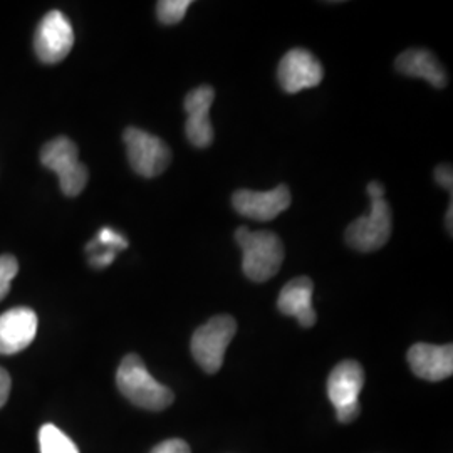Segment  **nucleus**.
<instances>
[{"instance_id":"f257e3e1","label":"nucleus","mask_w":453,"mask_h":453,"mask_svg":"<svg viewBox=\"0 0 453 453\" xmlns=\"http://www.w3.org/2000/svg\"><path fill=\"white\" fill-rule=\"evenodd\" d=\"M116 385L125 398L133 405L150 411H162L173 403V391L158 383L146 370L143 359L138 355L123 357L118 372Z\"/></svg>"},{"instance_id":"f03ea898","label":"nucleus","mask_w":453,"mask_h":453,"mask_svg":"<svg viewBox=\"0 0 453 453\" xmlns=\"http://www.w3.org/2000/svg\"><path fill=\"white\" fill-rule=\"evenodd\" d=\"M235 241L243 252L242 269L254 282L273 279L284 262V245L279 235L269 230L252 232L247 226H239Z\"/></svg>"},{"instance_id":"7ed1b4c3","label":"nucleus","mask_w":453,"mask_h":453,"mask_svg":"<svg viewBox=\"0 0 453 453\" xmlns=\"http://www.w3.org/2000/svg\"><path fill=\"white\" fill-rule=\"evenodd\" d=\"M372 211L357 219L346 230V242L357 252H374L388 242L391 235V209L385 200V188L380 181L368 185Z\"/></svg>"},{"instance_id":"20e7f679","label":"nucleus","mask_w":453,"mask_h":453,"mask_svg":"<svg viewBox=\"0 0 453 453\" xmlns=\"http://www.w3.org/2000/svg\"><path fill=\"white\" fill-rule=\"evenodd\" d=\"M237 333V323L232 316L220 314L202 324L192 336L190 349L198 366L205 372H219L224 365L226 348Z\"/></svg>"},{"instance_id":"39448f33","label":"nucleus","mask_w":453,"mask_h":453,"mask_svg":"<svg viewBox=\"0 0 453 453\" xmlns=\"http://www.w3.org/2000/svg\"><path fill=\"white\" fill-rule=\"evenodd\" d=\"M41 162L59 177V185L65 196L81 194L88 185V168L80 162L78 146L67 136H58L42 146Z\"/></svg>"},{"instance_id":"423d86ee","label":"nucleus","mask_w":453,"mask_h":453,"mask_svg":"<svg viewBox=\"0 0 453 453\" xmlns=\"http://www.w3.org/2000/svg\"><path fill=\"white\" fill-rule=\"evenodd\" d=\"M363 387H365L363 366L353 359L341 361L329 374L327 395L336 410V418L341 423H351L359 417V411H361L359 393Z\"/></svg>"},{"instance_id":"0eeeda50","label":"nucleus","mask_w":453,"mask_h":453,"mask_svg":"<svg viewBox=\"0 0 453 453\" xmlns=\"http://www.w3.org/2000/svg\"><path fill=\"white\" fill-rule=\"evenodd\" d=\"M131 168L145 179L162 175L172 162V151L158 136L130 127L123 133Z\"/></svg>"},{"instance_id":"6e6552de","label":"nucleus","mask_w":453,"mask_h":453,"mask_svg":"<svg viewBox=\"0 0 453 453\" xmlns=\"http://www.w3.org/2000/svg\"><path fill=\"white\" fill-rule=\"evenodd\" d=\"M74 46V31L69 19L59 12L50 11L42 17L34 37V49L37 58L46 65L61 63Z\"/></svg>"},{"instance_id":"1a4fd4ad","label":"nucleus","mask_w":453,"mask_h":453,"mask_svg":"<svg viewBox=\"0 0 453 453\" xmlns=\"http://www.w3.org/2000/svg\"><path fill=\"white\" fill-rule=\"evenodd\" d=\"M323 65L306 49H291L279 65L277 78L282 89L289 95L314 88L323 81Z\"/></svg>"},{"instance_id":"9d476101","label":"nucleus","mask_w":453,"mask_h":453,"mask_svg":"<svg viewBox=\"0 0 453 453\" xmlns=\"http://www.w3.org/2000/svg\"><path fill=\"white\" fill-rule=\"evenodd\" d=\"M291 192L286 185H279L269 192L239 190L232 196V205L243 217L269 222L279 213L288 211L291 205Z\"/></svg>"},{"instance_id":"9b49d317","label":"nucleus","mask_w":453,"mask_h":453,"mask_svg":"<svg viewBox=\"0 0 453 453\" xmlns=\"http://www.w3.org/2000/svg\"><path fill=\"white\" fill-rule=\"evenodd\" d=\"M215 99L211 86H198L185 97L187 136L196 148H207L213 142V127L211 123V108Z\"/></svg>"},{"instance_id":"f8f14e48","label":"nucleus","mask_w":453,"mask_h":453,"mask_svg":"<svg viewBox=\"0 0 453 453\" xmlns=\"http://www.w3.org/2000/svg\"><path fill=\"white\" fill-rule=\"evenodd\" d=\"M37 334V316L33 309L14 308L0 316V355L24 351Z\"/></svg>"},{"instance_id":"ddd939ff","label":"nucleus","mask_w":453,"mask_h":453,"mask_svg":"<svg viewBox=\"0 0 453 453\" xmlns=\"http://www.w3.org/2000/svg\"><path fill=\"white\" fill-rule=\"evenodd\" d=\"M408 363L413 372L426 381H441L453 372V346H435L428 342L413 344L408 351Z\"/></svg>"},{"instance_id":"4468645a","label":"nucleus","mask_w":453,"mask_h":453,"mask_svg":"<svg viewBox=\"0 0 453 453\" xmlns=\"http://www.w3.org/2000/svg\"><path fill=\"white\" fill-rule=\"evenodd\" d=\"M312 280L306 275L296 277L282 288L277 299V308L284 316L296 318L303 327H311L318 321L316 311L312 308Z\"/></svg>"},{"instance_id":"2eb2a0df","label":"nucleus","mask_w":453,"mask_h":453,"mask_svg":"<svg viewBox=\"0 0 453 453\" xmlns=\"http://www.w3.org/2000/svg\"><path fill=\"white\" fill-rule=\"evenodd\" d=\"M395 65L402 74L410 78H421L438 89L445 88L449 82L447 73L443 65H440L437 56L426 49H408L398 56Z\"/></svg>"},{"instance_id":"dca6fc26","label":"nucleus","mask_w":453,"mask_h":453,"mask_svg":"<svg viewBox=\"0 0 453 453\" xmlns=\"http://www.w3.org/2000/svg\"><path fill=\"white\" fill-rule=\"evenodd\" d=\"M39 447L41 453H80L76 443L50 423L39 430Z\"/></svg>"},{"instance_id":"f3484780","label":"nucleus","mask_w":453,"mask_h":453,"mask_svg":"<svg viewBox=\"0 0 453 453\" xmlns=\"http://www.w3.org/2000/svg\"><path fill=\"white\" fill-rule=\"evenodd\" d=\"M190 5V0H162L157 5V16L165 26H173L183 20Z\"/></svg>"},{"instance_id":"a211bd4d","label":"nucleus","mask_w":453,"mask_h":453,"mask_svg":"<svg viewBox=\"0 0 453 453\" xmlns=\"http://www.w3.org/2000/svg\"><path fill=\"white\" fill-rule=\"evenodd\" d=\"M86 247H111L116 250H125L128 249V239L121 234V232H116L111 226H103L95 239H91L89 242L86 243Z\"/></svg>"},{"instance_id":"6ab92c4d","label":"nucleus","mask_w":453,"mask_h":453,"mask_svg":"<svg viewBox=\"0 0 453 453\" xmlns=\"http://www.w3.org/2000/svg\"><path fill=\"white\" fill-rule=\"evenodd\" d=\"M19 273V262L14 256H0V301L11 291V282Z\"/></svg>"},{"instance_id":"aec40b11","label":"nucleus","mask_w":453,"mask_h":453,"mask_svg":"<svg viewBox=\"0 0 453 453\" xmlns=\"http://www.w3.org/2000/svg\"><path fill=\"white\" fill-rule=\"evenodd\" d=\"M150 453H192L190 445L181 438H170L158 443Z\"/></svg>"},{"instance_id":"412c9836","label":"nucleus","mask_w":453,"mask_h":453,"mask_svg":"<svg viewBox=\"0 0 453 453\" xmlns=\"http://www.w3.org/2000/svg\"><path fill=\"white\" fill-rule=\"evenodd\" d=\"M435 180L445 190H449V194H453V173L450 165H440L435 170Z\"/></svg>"},{"instance_id":"4be33fe9","label":"nucleus","mask_w":453,"mask_h":453,"mask_svg":"<svg viewBox=\"0 0 453 453\" xmlns=\"http://www.w3.org/2000/svg\"><path fill=\"white\" fill-rule=\"evenodd\" d=\"M11 387H12L11 374L4 368H0V408L7 403L9 395H11Z\"/></svg>"}]
</instances>
